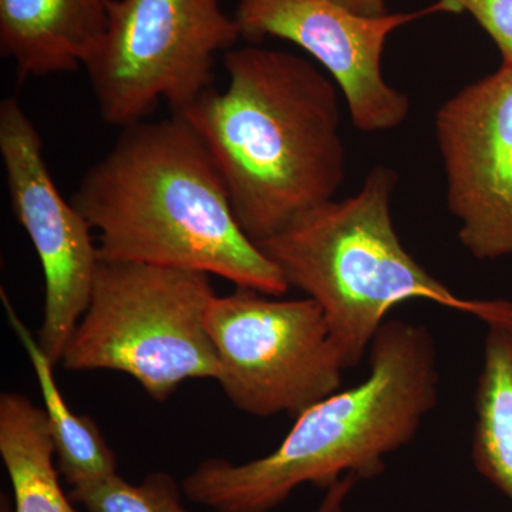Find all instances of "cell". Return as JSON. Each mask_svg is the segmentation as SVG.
<instances>
[{
  "instance_id": "cell-1",
  "label": "cell",
  "mask_w": 512,
  "mask_h": 512,
  "mask_svg": "<svg viewBox=\"0 0 512 512\" xmlns=\"http://www.w3.org/2000/svg\"><path fill=\"white\" fill-rule=\"evenodd\" d=\"M225 90L178 111L227 187L239 227L256 245L335 200L345 180L338 89L305 57L234 47Z\"/></svg>"
},
{
  "instance_id": "cell-2",
  "label": "cell",
  "mask_w": 512,
  "mask_h": 512,
  "mask_svg": "<svg viewBox=\"0 0 512 512\" xmlns=\"http://www.w3.org/2000/svg\"><path fill=\"white\" fill-rule=\"evenodd\" d=\"M70 202L99 232L104 261L204 272L271 296L291 289L239 227L210 151L177 114L121 128Z\"/></svg>"
},
{
  "instance_id": "cell-3",
  "label": "cell",
  "mask_w": 512,
  "mask_h": 512,
  "mask_svg": "<svg viewBox=\"0 0 512 512\" xmlns=\"http://www.w3.org/2000/svg\"><path fill=\"white\" fill-rule=\"evenodd\" d=\"M369 375L303 412L284 441L244 464L212 457L184 478L188 500L215 512H271L303 484L328 490L346 474L372 480L410 443L439 402L437 350L423 325L386 320Z\"/></svg>"
},
{
  "instance_id": "cell-4",
  "label": "cell",
  "mask_w": 512,
  "mask_h": 512,
  "mask_svg": "<svg viewBox=\"0 0 512 512\" xmlns=\"http://www.w3.org/2000/svg\"><path fill=\"white\" fill-rule=\"evenodd\" d=\"M396 184V171L379 165L352 197L313 208L258 245L289 288L318 303L346 369L359 365L400 303L421 299L476 318L483 308V299L460 298L403 247L390 212Z\"/></svg>"
},
{
  "instance_id": "cell-5",
  "label": "cell",
  "mask_w": 512,
  "mask_h": 512,
  "mask_svg": "<svg viewBox=\"0 0 512 512\" xmlns=\"http://www.w3.org/2000/svg\"><path fill=\"white\" fill-rule=\"evenodd\" d=\"M215 296L204 272L100 259L60 365L124 373L156 402L187 380H217L220 362L205 323Z\"/></svg>"
},
{
  "instance_id": "cell-6",
  "label": "cell",
  "mask_w": 512,
  "mask_h": 512,
  "mask_svg": "<svg viewBox=\"0 0 512 512\" xmlns=\"http://www.w3.org/2000/svg\"><path fill=\"white\" fill-rule=\"evenodd\" d=\"M241 39L221 0H113L84 64L101 119L124 128L161 101L184 110L214 87L217 57Z\"/></svg>"
},
{
  "instance_id": "cell-7",
  "label": "cell",
  "mask_w": 512,
  "mask_h": 512,
  "mask_svg": "<svg viewBox=\"0 0 512 512\" xmlns=\"http://www.w3.org/2000/svg\"><path fill=\"white\" fill-rule=\"evenodd\" d=\"M278 298L237 288L212 299L205 323L229 402L251 416L295 420L339 392L346 367L318 303Z\"/></svg>"
},
{
  "instance_id": "cell-8",
  "label": "cell",
  "mask_w": 512,
  "mask_h": 512,
  "mask_svg": "<svg viewBox=\"0 0 512 512\" xmlns=\"http://www.w3.org/2000/svg\"><path fill=\"white\" fill-rule=\"evenodd\" d=\"M0 156L13 211L45 274V315L37 340L57 366L89 305L99 249L92 225L57 190L43 138L16 97L0 103Z\"/></svg>"
},
{
  "instance_id": "cell-9",
  "label": "cell",
  "mask_w": 512,
  "mask_h": 512,
  "mask_svg": "<svg viewBox=\"0 0 512 512\" xmlns=\"http://www.w3.org/2000/svg\"><path fill=\"white\" fill-rule=\"evenodd\" d=\"M443 12L458 13L448 0L380 18L356 15L335 0H239L234 18L249 45L278 37L318 60L339 84L353 126L379 133L399 127L410 113L409 97L383 77L387 39L416 19Z\"/></svg>"
},
{
  "instance_id": "cell-10",
  "label": "cell",
  "mask_w": 512,
  "mask_h": 512,
  "mask_svg": "<svg viewBox=\"0 0 512 512\" xmlns=\"http://www.w3.org/2000/svg\"><path fill=\"white\" fill-rule=\"evenodd\" d=\"M436 137L461 244L478 261L512 256V67L447 100Z\"/></svg>"
},
{
  "instance_id": "cell-11",
  "label": "cell",
  "mask_w": 512,
  "mask_h": 512,
  "mask_svg": "<svg viewBox=\"0 0 512 512\" xmlns=\"http://www.w3.org/2000/svg\"><path fill=\"white\" fill-rule=\"evenodd\" d=\"M113 0H0V55L20 82L84 67L109 25Z\"/></svg>"
},
{
  "instance_id": "cell-12",
  "label": "cell",
  "mask_w": 512,
  "mask_h": 512,
  "mask_svg": "<svg viewBox=\"0 0 512 512\" xmlns=\"http://www.w3.org/2000/svg\"><path fill=\"white\" fill-rule=\"evenodd\" d=\"M477 319L485 336L471 458L478 473L512 503V302L484 299Z\"/></svg>"
},
{
  "instance_id": "cell-13",
  "label": "cell",
  "mask_w": 512,
  "mask_h": 512,
  "mask_svg": "<svg viewBox=\"0 0 512 512\" xmlns=\"http://www.w3.org/2000/svg\"><path fill=\"white\" fill-rule=\"evenodd\" d=\"M0 457L13 491V512H79L60 483L45 410L25 394L0 396Z\"/></svg>"
},
{
  "instance_id": "cell-14",
  "label": "cell",
  "mask_w": 512,
  "mask_h": 512,
  "mask_svg": "<svg viewBox=\"0 0 512 512\" xmlns=\"http://www.w3.org/2000/svg\"><path fill=\"white\" fill-rule=\"evenodd\" d=\"M2 302L10 326L28 353L40 392L50 437L56 451L57 467L70 487L103 480L117 471V458L92 417L73 413L57 386L55 365L47 357L39 340L26 328L18 312L2 289Z\"/></svg>"
},
{
  "instance_id": "cell-15",
  "label": "cell",
  "mask_w": 512,
  "mask_h": 512,
  "mask_svg": "<svg viewBox=\"0 0 512 512\" xmlns=\"http://www.w3.org/2000/svg\"><path fill=\"white\" fill-rule=\"evenodd\" d=\"M183 485L171 474L154 471L133 484L119 473L72 487L74 504L86 512H190L184 507Z\"/></svg>"
},
{
  "instance_id": "cell-16",
  "label": "cell",
  "mask_w": 512,
  "mask_h": 512,
  "mask_svg": "<svg viewBox=\"0 0 512 512\" xmlns=\"http://www.w3.org/2000/svg\"><path fill=\"white\" fill-rule=\"evenodd\" d=\"M468 12L491 36L503 57L501 66L512 67V0H448Z\"/></svg>"
},
{
  "instance_id": "cell-17",
  "label": "cell",
  "mask_w": 512,
  "mask_h": 512,
  "mask_svg": "<svg viewBox=\"0 0 512 512\" xmlns=\"http://www.w3.org/2000/svg\"><path fill=\"white\" fill-rule=\"evenodd\" d=\"M357 481L359 480H357L355 474H346V476L340 478L338 483L333 484L332 487L326 490L325 497H323L319 507L313 512L345 511L346 500H348Z\"/></svg>"
},
{
  "instance_id": "cell-18",
  "label": "cell",
  "mask_w": 512,
  "mask_h": 512,
  "mask_svg": "<svg viewBox=\"0 0 512 512\" xmlns=\"http://www.w3.org/2000/svg\"><path fill=\"white\" fill-rule=\"evenodd\" d=\"M335 2L350 12L365 16V18H380L389 13L386 0H335Z\"/></svg>"
}]
</instances>
